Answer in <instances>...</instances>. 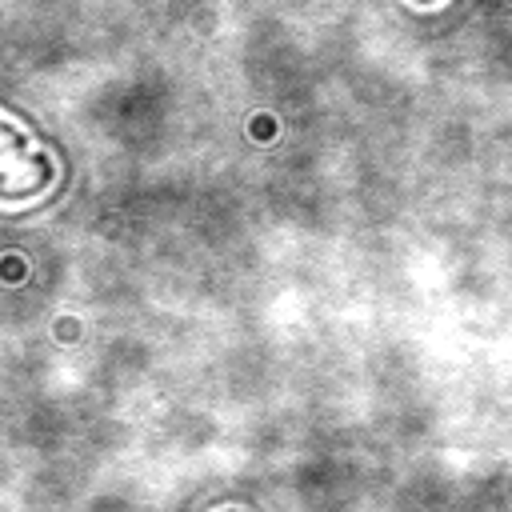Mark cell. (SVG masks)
Instances as JSON below:
<instances>
[{
    "mask_svg": "<svg viewBox=\"0 0 512 512\" xmlns=\"http://www.w3.org/2000/svg\"><path fill=\"white\" fill-rule=\"evenodd\" d=\"M416 4H436V0H416Z\"/></svg>",
    "mask_w": 512,
    "mask_h": 512,
    "instance_id": "obj_1",
    "label": "cell"
}]
</instances>
